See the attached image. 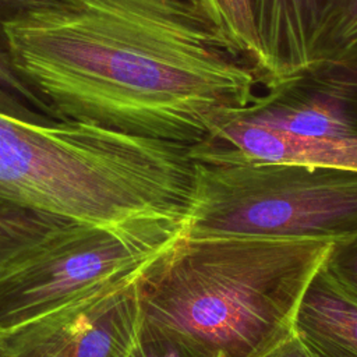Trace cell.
I'll list each match as a JSON object with an SVG mask.
<instances>
[{"label":"cell","instance_id":"14","mask_svg":"<svg viewBox=\"0 0 357 357\" xmlns=\"http://www.w3.org/2000/svg\"><path fill=\"white\" fill-rule=\"evenodd\" d=\"M124 357H220L188 337L142 321Z\"/></svg>","mask_w":357,"mask_h":357},{"label":"cell","instance_id":"10","mask_svg":"<svg viewBox=\"0 0 357 357\" xmlns=\"http://www.w3.org/2000/svg\"><path fill=\"white\" fill-rule=\"evenodd\" d=\"M349 95H337L325 89L307 99L259 102L244 117L252 123L311 137H357V114L346 103Z\"/></svg>","mask_w":357,"mask_h":357},{"label":"cell","instance_id":"7","mask_svg":"<svg viewBox=\"0 0 357 357\" xmlns=\"http://www.w3.org/2000/svg\"><path fill=\"white\" fill-rule=\"evenodd\" d=\"M340 0H251L259 78L273 93L312 74Z\"/></svg>","mask_w":357,"mask_h":357},{"label":"cell","instance_id":"15","mask_svg":"<svg viewBox=\"0 0 357 357\" xmlns=\"http://www.w3.org/2000/svg\"><path fill=\"white\" fill-rule=\"evenodd\" d=\"M0 112L32 120L52 119L47 107L13 67L8 53L0 47Z\"/></svg>","mask_w":357,"mask_h":357},{"label":"cell","instance_id":"5","mask_svg":"<svg viewBox=\"0 0 357 357\" xmlns=\"http://www.w3.org/2000/svg\"><path fill=\"white\" fill-rule=\"evenodd\" d=\"M185 231L158 223H75L0 275V337L146 268Z\"/></svg>","mask_w":357,"mask_h":357},{"label":"cell","instance_id":"13","mask_svg":"<svg viewBox=\"0 0 357 357\" xmlns=\"http://www.w3.org/2000/svg\"><path fill=\"white\" fill-rule=\"evenodd\" d=\"M357 77V0H340L328 31L318 68L312 73Z\"/></svg>","mask_w":357,"mask_h":357},{"label":"cell","instance_id":"9","mask_svg":"<svg viewBox=\"0 0 357 357\" xmlns=\"http://www.w3.org/2000/svg\"><path fill=\"white\" fill-rule=\"evenodd\" d=\"M296 331L317 357H357V298L325 265L304 294Z\"/></svg>","mask_w":357,"mask_h":357},{"label":"cell","instance_id":"4","mask_svg":"<svg viewBox=\"0 0 357 357\" xmlns=\"http://www.w3.org/2000/svg\"><path fill=\"white\" fill-rule=\"evenodd\" d=\"M357 234V172L195 160L188 237L255 236L340 243Z\"/></svg>","mask_w":357,"mask_h":357},{"label":"cell","instance_id":"16","mask_svg":"<svg viewBox=\"0 0 357 357\" xmlns=\"http://www.w3.org/2000/svg\"><path fill=\"white\" fill-rule=\"evenodd\" d=\"M325 266L357 298V234L335 243Z\"/></svg>","mask_w":357,"mask_h":357},{"label":"cell","instance_id":"11","mask_svg":"<svg viewBox=\"0 0 357 357\" xmlns=\"http://www.w3.org/2000/svg\"><path fill=\"white\" fill-rule=\"evenodd\" d=\"M71 225L75 222L26 209L0 206V275Z\"/></svg>","mask_w":357,"mask_h":357},{"label":"cell","instance_id":"1","mask_svg":"<svg viewBox=\"0 0 357 357\" xmlns=\"http://www.w3.org/2000/svg\"><path fill=\"white\" fill-rule=\"evenodd\" d=\"M3 32L54 120L192 146L259 102L257 71L197 0H63Z\"/></svg>","mask_w":357,"mask_h":357},{"label":"cell","instance_id":"6","mask_svg":"<svg viewBox=\"0 0 357 357\" xmlns=\"http://www.w3.org/2000/svg\"><path fill=\"white\" fill-rule=\"evenodd\" d=\"M160 258L0 337V357H124L144 321V280Z\"/></svg>","mask_w":357,"mask_h":357},{"label":"cell","instance_id":"8","mask_svg":"<svg viewBox=\"0 0 357 357\" xmlns=\"http://www.w3.org/2000/svg\"><path fill=\"white\" fill-rule=\"evenodd\" d=\"M190 152L204 163H287L357 172V137L298 135L244 117L220 124Z\"/></svg>","mask_w":357,"mask_h":357},{"label":"cell","instance_id":"17","mask_svg":"<svg viewBox=\"0 0 357 357\" xmlns=\"http://www.w3.org/2000/svg\"><path fill=\"white\" fill-rule=\"evenodd\" d=\"M63 0H0V47L6 50L3 25L29 11L60 6ZM7 52V50H6Z\"/></svg>","mask_w":357,"mask_h":357},{"label":"cell","instance_id":"18","mask_svg":"<svg viewBox=\"0 0 357 357\" xmlns=\"http://www.w3.org/2000/svg\"><path fill=\"white\" fill-rule=\"evenodd\" d=\"M264 357H317L311 349L303 342L297 331L289 335L275 349H272Z\"/></svg>","mask_w":357,"mask_h":357},{"label":"cell","instance_id":"2","mask_svg":"<svg viewBox=\"0 0 357 357\" xmlns=\"http://www.w3.org/2000/svg\"><path fill=\"white\" fill-rule=\"evenodd\" d=\"M190 148L0 112V206L75 223H158L187 233L195 181Z\"/></svg>","mask_w":357,"mask_h":357},{"label":"cell","instance_id":"12","mask_svg":"<svg viewBox=\"0 0 357 357\" xmlns=\"http://www.w3.org/2000/svg\"><path fill=\"white\" fill-rule=\"evenodd\" d=\"M197 1L213 28L241 57H247L257 71L261 63V46L255 31L251 0Z\"/></svg>","mask_w":357,"mask_h":357},{"label":"cell","instance_id":"3","mask_svg":"<svg viewBox=\"0 0 357 357\" xmlns=\"http://www.w3.org/2000/svg\"><path fill=\"white\" fill-rule=\"evenodd\" d=\"M332 241L183 237L145 278L144 319L220 357H264L296 331Z\"/></svg>","mask_w":357,"mask_h":357}]
</instances>
